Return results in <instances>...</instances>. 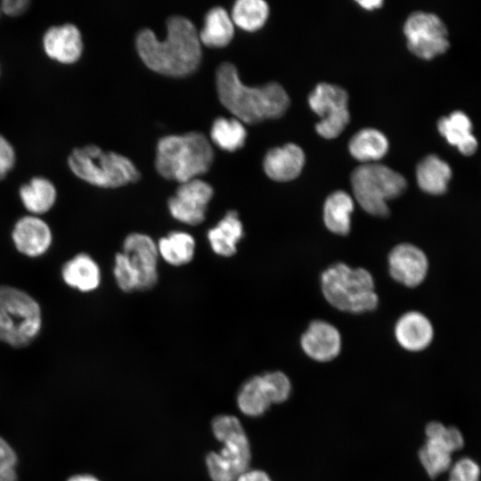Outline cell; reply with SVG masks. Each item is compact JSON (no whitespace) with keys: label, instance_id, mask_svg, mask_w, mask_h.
Wrapping results in <instances>:
<instances>
[{"label":"cell","instance_id":"836d02e7","mask_svg":"<svg viewBox=\"0 0 481 481\" xmlns=\"http://www.w3.org/2000/svg\"><path fill=\"white\" fill-rule=\"evenodd\" d=\"M448 481H479L480 468L474 460L465 457L452 464Z\"/></svg>","mask_w":481,"mask_h":481},{"label":"cell","instance_id":"3957f363","mask_svg":"<svg viewBox=\"0 0 481 481\" xmlns=\"http://www.w3.org/2000/svg\"><path fill=\"white\" fill-rule=\"evenodd\" d=\"M213 159L214 151L208 138L193 131L160 138L155 167L163 178L183 183L206 174Z\"/></svg>","mask_w":481,"mask_h":481},{"label":"cell","instance_id":"52a82bcc","mask_svg":"<svg viewBox=\"0 0 481 481\" xmlns=\"http://www.w3.org/2000/svg\"><path fill=\"white\" fill-rule=\"evenodd\" d=\"M42 310L26 291L0 285V341L12 347L30 345L42 329Z\"/></svg>","mask_w":481,"mask_h":481},{"label":"cell","instance_id":"6da1fadb","mask_svg":"<svg viewBox=\"0 0 481 481\" xmlns=\"http://www.w3.org/2000/svg\"><path fill=\"white\" fill-rule=\"evenodd\" d=\"M137 53L151 70L171 77H183L195 71L201 59L199 33L185 17L174 15L167 20L164 40L152 30H140L135 38Z\"/></svg>","mask_w":481,"mask_h":481},{"label":"cell","instance_id":"7c38bea8","mask_svg":"<svg viewBox=\"0 0 481 481\" xmlns=\"http://www.w3.org/2000/svg\"><path fill=\"white\" fill-rule=\"evenodd\" d=\"M426 440L419 451V459L431 478L449 470L452 456L464 445L461 432L455 427L430 421L425 428Z\"/></svg>","mask_w":481,"mask_h":481},{"label":"cell","instance_id":"d6986e66","mask_svg":"<svg viewBox=\"0 0 481 481\" xmlns=\"http://www.w3.org/2000/svg\"><path fill=\"white\" fill-rule=\"evenodd\" d=\"M305 153L295 143L271 149L264 159L266 175L276 182H289L297 178L305 165Z\"/></svg>","mask_w":481,"mask_h":481},{"label":"cell","instance_id":"83f0119b","mask_svg":"<svg viewBox=\"0 0 481 481\" xmlns=\"http://www.w3.org/2000/svg\"><path fill=\"white\" fill-rule=\"evenodd\" d=\"M350 154L356 160L375 163L387 152L388 141L384 134L374 128H364L357 132L348 143Z\"/></svg>","mask_w":481,"mask_h":481},{"label":"cell","instance_id":"484cf974","mask_svg":"<svg viewBox=\"0 0 481 481\" xmlns=\"http://www.w3.org/2000/svg\"><path fill=\"white\" fill-rule=\"evenodd\" d=\"M159 256L172 266L188 265L194 257L196 241L184 231H171L157 242Z\"/></svg>","mask_w":481,"mask_h":481},{"label":"cell","instance_id":"44dd1931","mask_svg":"<svg viewBox=\"0 0 481 481\" xmlns=\"http://www.w3.org/2000/svg\"><path fill=\"white\" fill-rule=\"evenodd\" d=\"M61 275L66 285L80 292L97 289L102 281L98 263L86 252L78 253L63 263Z\"/></svg>","mask_w":481,"mask_h":481},{"label":"cell","instance_id":"4dcf8cb0","mask_svg":"<svg viewBox=\"0 0 481 481\" xmlns=\"http://www.w3.org/2000/svg\"><path fill=\"white\" fill-rule=\"evenodd\" d=\"M268 14V4L263 0H238L232 6L231 19L239 28L256 31L264 26Z\"/></svg>","mask_w":481,"mask_h":481},{"label":"cell","instance_id":"5bb4252c","mask_svg":"<svg viewBox=\"0 0 481 481\" xmlns=\"http://www.w3.org/2000/svg\"><path fill=\"white\" fill-rule=\"evenodd\" d=\"M213 195L212 186L200 178L180 183L175 194L167 200L168 212L179 223L199 225L206 219Z\"/></svg>","mask_w":481,"mask_h":481},{"label":"cell","instance_id":"d6a6232c","mask_svg":"<svg viewBox=\"0 0 481 481\" xmlns=\"http://www.w3.org/2000/svg\"><path fill=\"white\" fill-rule=\"evenodd\" d=\"M17 454L14 449L0 436V481H17Z\"/></svg>","mask_w":481,"mask_h":481},{"label":"cell","instance_id":"f546056e","mask_svg":"<svg viewBox=\"0 0 481 481\" xmlns=\"http://www.w3.org/2000/svg\"><path fill=\"white\" fill-rule=\"evenodd\" d=\"M210 137L219 148L235 151L244 145L247 131L239 119L220 117L213 122Z\"/></svg>","mask_w":481,"mask_h":481},{"label":"cell","instance_id":"7a4b0ae2","mask_svg":"<svg viewBox=\"0 0 481 481\" xmlns=\"http://www.w3.org/2000/svg\"><path fill=\"white\" fill-rule=\"evenodd\" d=\"M216 87L220 102L240 122L254 125L281 118L289 107V97L276 82L251 87L243 84L236 67L228 61L216 70Z\"/></svg>","mask_w":481,"mask_h":481},{"label":"cell","instance_id":"9a60e30c","mask_svg":"<svg viewBox=\"0 0 481 481\" xmlns=\"http://www.w3.org/2000/svg\"><path fill=\"white\" fill-rule=\"evenodd\" d=\"M387 263L391 277L410 288L419 286L428 271L427 256L420 248L411 243L395 246L388 254Z\"/></svg>","mask_w":481,"mask_h":481},{"label":"cell","instance_id":"f35d334b","mask_svg":"<svg viewBox=\"0 0 481 481\" xmlns=\"http://www.w3.org/2000/svg\"><path fill=\"white\" fill-rule=\"evenodd\" d=\"M67 481H100L97 477L89 474H77L71 476Z\"/></svg>","mask_w":481,"mask_h":481},{"label":"cell","instance_id":"8992f818","mask_svg":"<svg viewBox=\"0 0 481 481\" xmlns=\"http://www.w3.org/2000/svg\"><path fill=\"white\" fill-rule=\"evenodd\" d=\"M212 431L223 448L206 457V465L213 481H235L249 469L250 444L240 421L233 415H218L212 420Z\"/></svg>","mask_w":481,"mask_h":481},{"label":"cell","instance_id":"4fadbf2b","mask_svg":"<svg viewBox=\"0 0 481 481\" xmlns=\"http://www.w3.org/2000/svg\"><path fill=\"white\" fill-rule=\"evenodd\" d=\"M135 276L138 291L153 289L159 281V251L157 242L143 232L128 233L120 251Z\"/></svg>","mask_w":481,"mask_h":481},{"label":"cell","instance_id":"e575fe53","mask_svg":"<svg viewBox=\"0 0 481 481\" xmlns=\"http://www.w3.org/2000/svg\"><path fill=\"white\" fill-rule=\"evenodd\" d=\"M15 151L10 142L0 135V180L5 178L15 164Z\"/></svg>","mask_w":481,"mask_h":481},{"label":"cell","instance_id":"e0dca14e","mask_svg":"<svg viewBox=\"0 0 481 481\" xmlns=\"http://www.w3.org/2000/svg\"><path fill=\"white\" fill-rule=\"evenodd\" d=\"M305 354L311 359L326 363L335 359L341 350V336L338 329L328 322H310L300 338Z\"/></svg>","mask_w":481,"mask_h":481},{"label":"cell","instance_id":"603a6c76","mask_svg":"<svg viewBox=\"0 0 481 481\" xmlns=\"http://www.w3.org/2000/svg\"><path fill=\"white\" fill-rule=\"evenodd\" d=\"M472 122L463 111L455 110L437 122L439 134L452 146H456L464 156L473 155L478 147L472 134Z\"/></svg>","mask_w":481,"mask_h":481},{"label":"cell","instance_id":"8fae6325","mask_svg":"<svg viewBox=\"0 0 481 481\" xmlns=\"http://www.w3.org/2000/svg\"><path fill=\"white\" fill-rule=\"evenodd\" d=\"M347 92L336 85L320 83L310 93L308 104L320 117L315 125L319 135L326 139L338 137L348 125Z\"/></svg>","mask_w":481,"mask_h":481},{"label":"cell","instance_id":"7402d4cb","mask_svg":"<svg viewBox=\"0 0 481 481\" xmlns=\"http://www.w3.org/2000/svg\"><path fill=\"white\" fill-rule=\"evenodd\" d=\"M244 237V227L236 210H228L224 216L207 232V239L212 251L222 257L236 254L238 244Z\"/></svg>","mask_w":481,"mask_h":481},{"label":"cell","instance_id":"ac0fdd59","mask_svg":"<svg viewBox=\"0 0 481 481\" xmlns=\"http://www.w3.org/2000/svg\"><path fill=\"white\" fill-rule=\"evenodd\" d=\"M43 46L52 60L63 64H71L82 54V36L77 27L73 24L53 26L45 33Z\"/></svg>","mask_w":481,"mask_h":481},{"label":"cell","instance_id":"8d00e7d4","mask_svg":"<svg viewBox=\"0 0 481 481\" xmlns=\"http://www.w3.org/2000/svg\"><path fill=\"white\" fill-rule=\"evenodd\" d=\"M235 481H273L270 476L261 469H247Z\"/></svg>","mask_w":481,"mask_h":481},{"label":"cell","instance_id":"d590c367","mask_svg":"<svg viewBox=\"0 0 481 481\" xmlns=\"http://www.w3.org/2000/svg\"><path fill=\"white\" fill-rule=\"evenodd\" d=\"M29 5V2L27 0H4L1 4L0 9L6 15L15 17L22 14Z\"/></svg>","mask_w":481,"mask_h":481},{"label":"cell","instance_id":"30bf717a","mask_svg":"<svg viewBox=\"0 0 481 481\" xmlns=\"http://www.w3.org/2000/svg\"><path fill=\"white\" fill-rule=\"evenodd\" d=\"M404 33L410 52L422 60H432L450 46L447 28L435 13H411L404 22Z\"/></svg>","mask_w":481,"mask_h":481},{"label":"cell","instance_id":"4316f807","mask_svg":"<svg viewBox=\"0 0 481 481\" xmlns=\"http://www.w3.org/2000/svg\"><path fill=\"white\" fill-rule=\"evenodd\" d=\"M354 207V200L347 192L336 191L330 193L323 204V223L326 228L335 234H348Z\"/></svg>","mask_w":481,"mask_h":481},{"label":"cell","instance_id":"f1b7e54d","mask_svg":"<svg viewBox=\"0 0 481 481\" xmlns=\"http://www.w3.org/2000/svg\"><path fill=\"white\" fill-rule=\"evenodd\" d=\"M233 35V22L230 15L223 7L216 6L206 14L199 37L206 46L224 47L231 42Z\"/></svg>","mask_w":481,"mask_h":481},{"label":"cell","instance_id":"5b68a950","mask_svg":"<svg viewBox=\"0 0 481 481\" xmlns=\"http://www.w3.org/2000/svg\"><path fill=\"white\" fill-rule=\"evenodd\" d=\"M72 173L92 185L115 189L140 180L141 175L126 157L104 151L94 144L72 151L68 159Z\"/></svg>","mask_w":481,"mask_h":481},{"label":"cell","instance_id":"1f68e13d","mask_svg":"<svg viewBox=\"0 0 481 481\" xmlns=\"http://www.w3.org/2000/svg\"><path fill=\"white\" fill-rule=\"evenodd\" d=\"M112 271L115 282L120 290L126 293L138 291L137 281L120 251L114 256Z\"/></svg>","mask_w":481,"mask_h":481},{"label":"cell","instance_id":"74e56055","mask_svg":"<svg viewBox=\"0 0 481 481\" xmlns=\"http://www.w3.org/2000/svg\"><path fill=\"white\" fill-rule=\"evenodd\" d=\"M357 3L364 9L366 10H373L381 7L383 4V2L380 0H364V1H357Z\"/></svg>","mask_w":481,"mask_h":481},{"label":"cell","instance_id":"cb8c5ba5","mask_svg":"<svg viewBox=\"0 0 481 481\" xmlns=\"http://www.w3.org/2000/svg\"><path fill=\"white\" fill-rule=\"evenodd\" d=\"M451 178L452 168L450 165L435 154L425 157L416 168L419 187L424 192L431 195L444 193Z\"/></svg>","mask_w":481,"mask_h":481},{"label":"cell","instance_id":"ba28073f","mask_svg":"<svg viewBox=\"0 0 481 481\" xmlns=\"http://www.w3.org/2000/svg\"><path fill=\"white\" fill-rule=\"evenodd\" d=\"M350 181L354 197L361 208L379 217L389 215L387 201L402 195L407 187L401 174L378 163L358 166L352 172Z\"/></svg>","mask_w":481,"mask_h":481},{"label":"cell","instance_id":"9c48e42d","mask_svg":"<svg viewBox=\"0 0 481 481\" xmlns=\"http://www.w3.org/2000/svg\"><path fill=\"white\" fill-rule=\"evenodd\" d=\"M291 393L288 376L280 371H268L248 379L237 395V404L249 417L263 415L272 404L284 403Z\"/></svg>","mask_w":481,"mask_h":481},{"label":"cell","instance_id":"2e32d148","mask_svg":"<svg viewBox=\"0 0 481 481\" xmlns=\"http://www.w3.org/2000/svg\"><path fill=\"white\" fill-rule=\"evenodd\" d=\"M11 236L16 249L29 257L45 255L53 242V232L48 224L34 215L24 216L18 219Z\"/></svg>","mask_w":481,"mask_h":481},{"label":"cell","instance_id":"d4e9b609","mask_svg":"<svg viewBox=\"0 0 481 481\" xmlns=\"http://www.w3.org/2000/svg\"><path fill=\"white\" fill-rule=\"evenodd\" d=\"M20 201L30 215L39 216L48 212L55 204L57 191L47 178L36 176L23 183L19 190Z\"/></svg>","mask_w":481,"mask_h":481},{"label":"cell","instance_id":"ffe728a7","mask_svg":"<svg viewBox=\"0 0 481 481\" xmlns=\"http://www.w3.org/2000/svg\"><path fill=\"white\" fill-rule=\"evenodd\" d=\"M395 337L404 349L418 352L427 348L432 342L434 330L428 317L420 312L411 311L397 320Z\"/></svg>","mask_w":481,"mask_h":481},{"label":"cell","instance_id":"277c9868","mask_svg":"<svg viewBox=\"0 0 481 481\" xmlns=\"http://www.w3.org/2000/svg\"><path fill=\"white\" fill-rule=\"evenodd\" d=\"M325 299L335 308L351 314L373 311L379 304L374 281L370 272L336 263L321 275Z\"/></svg>","mask_w":481,"mask_h":481}]
</instances>
